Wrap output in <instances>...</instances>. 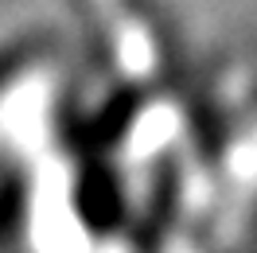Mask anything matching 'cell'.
<instances>
[{"mask_svg": "<svg viewBox=\"0 0 257 253\" xmlns=\"http://www.w3.org/2000/svg\"><path fill=\"white\" fill-rule=\"evenodd\" d=\"M78 133L74 97H66L59 63L28 59L0 70V168L16 175L20 168L55 152Z\"/></svg>", "mask_w": 257, "mask_h": 253, "instance_id": "6da1fadb", "label": "cell"}]
</instances>
